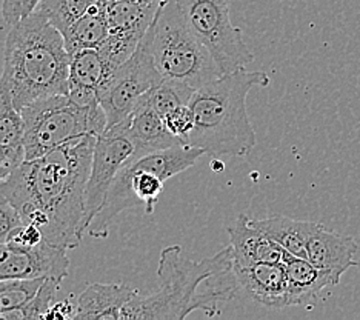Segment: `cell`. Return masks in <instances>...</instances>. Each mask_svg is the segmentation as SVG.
I'll use <instances>...</instances> for the list:
<instances>
[{"label":"cell","instance_id":"1","mask_svg":"<svg viewBox=\"0 0 360 320\" xmlns=\"http://www.w3.org/2000/svg\"><path fill=\"white\" fill-rule=\"evenodd\" d=\"M97 136L86 134L25 160L0 182V197L13 203L23 224L36 225L46 243L72 250L80 243L84 193Z\"/></svg>","mask_w":360,"mask_h":320},{"label":"cell","instance_id":"2","mask_svg":"<svg viewBox=\"0 0 360 320\" xmlns=\"http://www.w3.org/2000/svg\"><path fill=\"white\" fill-rule=\"evenodd\" d=\"M160 290L136 294L122 309V320H180L198 309L217 316L219 303L234 299L240 286L234 273L231 245L211 257L188 259L179 245L160 252Z\"/></svg>","mask_w":360,"mask_h":320},{"label":"cell","instance_id":"3","mask_svg":"<svg viewBox=\"0 0 360 320\" xmlns=\"http://www.w3.org/2000/svg\"><path fill=\"white\" fill-rule=\"evenodd\" d=\"M0 88L19 111L39 98L68 94L70 54L63 36L39 10L10 27Z\"/></svg>","mask_w":360,"mask_h":320},{"label":"cell","instance_id":"4","mask_svg":"<svg viewBox=\"0 0 360 320\" xmlns=\"http://www.w3.org/2000/svg\"><path fill=\"white\" fill-rule=\"evenodd\" d=\"M265 71L237 70L222 74L195 89L190 108L194 128L185 145L202 148L214 155H245L257 143L247 111L252 88L269 85Z\"/></svg>","mask_w":360,"mask_h":320},{"label":"cell","instance_id":"5","mask_svg":"<svg viewBox=\"0 0 360 320\" xmlns=\"http://www.w3.org/2000/svg\"><path fill=\"white\" fill-rule=\"evenodd\" d=\"M203 154L207 151L202 148L176 145L128 162L114 179L102 208L89 224L86 234L96 239H105L112 219L139 203H143L146 215H153L163 191V184L195 165Z\"/></svg>","mask_w":360,"mask_h":320},{"label":"cell","instance_id":"6","mask_svg":"<svg viewBox=\"0 0 360 320\" xmlns=\"http://www.w3.org/2000/svg\"><path fill=\"white\" fill-rule=\"evenodd\" d=\"M148 36L154 63L163 79L199 89L222 76L208 49L186 23L177 0H162Z\"/></svg>","mask_w":360,"mask_h":320},{"label":"cell","instance_id":"7","mask_svg":"<svg viewBox=\"0 0 360 320\" xmlns=\"http://www.w3.org/2000/svg\"><path fill=\"white\" fill-rule=\"evenodd\" d=\"M23 146L27 160L42 158L54 148L86 134L101 136L108 125L102 105L82 108L68 94H57L31 102L22 111Z\"/></svg>","mask_w":360,"mask_h":320},{"label":"cell","instance_id":"8","mask_svg":"<svg viewBox=\"0 0 360 320\" xmlns=\"http://www.w3.org/2000/svg\"><path fill=\"white\" fill-rule=\"evenodd\" d=\"M194 36L214 59L220 74L247 68L255 54L231 22L230 0H177Z\"/></svg>","mask_w":360,"mask_h":320},{"label":"cell","instance_id":"9","mask_svg":"<svg viewBox=\"0 0 360 320\" xmlns=\"http://www.w3.org/2000/svg\"><path fill=\"white\" fill-rule=\"evenodd\" d=\"M137 159L136 143L128 133V120L124 119L112 127H106L97 141L93 151L91 169L85 186V212L80 225V237L84 239L86 229L94 216L101 211L110 188L119 171L128 162Z\"/></svg>","mask_w":360,"mask_h":320},{"label":"cell","instance_id":"10","mask_svg":"<svg viewBox=\"0 0 360 320\" xmlns=\"http://www.w3.org/2000/svg\"><path fill=\"white\" fill-rule=\"evenodd\" d=\"M162 80V74L153 59L150 36L146 31L134 54L114 71L108 85L99 94V102L108 120L106 127L127 119L139 101Z\"/></svg>","mask_w":360,"mask_h":320},{"label":"cell","instance_id":"11","mask_svg":"<svg viewBox=\"0 0 360 320\" xmlns=\"http://www.w3.org/2000/svg\"><path fill=\"white\" fill-rule=\"evenodd\" d=\"M67 251L46 242L34 248L14 242L0 243V282L37 277H57L63 281L70 269Z\"/></svg>","mask_w":360,"mask_h":320},{"label":"cell","instance_id":"12","mask_svg":"<svg viewBox=\"0 0 360 320\" xmlns=\"http://www.w3.org/2000/svg\"><path fill=\"white\" fill-rule=\"evenodd\" d=\"M240 288L252 300L271 309L290 307L288 273L283 262H260L250 267H236Z\"/></svg>","mask_w":360,"mask_h":320},{"label":"cell","instance_id":"13","mask_svg":"<svg viewBox=\"0 0 360 320\" xmlns=\"http://www.w3.org/2000/svg\"><path fill=\"white\" fill-rule=\"evenodd\" d=\"M357 248L353 237L335 233L321 224H317L307 242L308 260L319 269L328 273L338 285L349 268L359 267L356 260Z\"/></svg>","mask_w":360,"mask_h":320},{"label":"cell","instance_id":"14","mask_svg":"<svg viewBox=\"0 0 360 320\" xmlns=\"http://www.w3.org/2000/svg\"><path fill=\"white\" fill-rule=\"evenodd\" d=\"M228 234L236 267H250L260 262H283L290 254L252 225L251 219L245 215H240L231 226H228Z\"/></svg>","mask_w":360,"mask_h":320},{"label":"cell","instance_id":"15","mask_svg":"<svg viewBox=\"0 0 360 320\" xmlns=\"http://www.w3.org/2000/svg\"><path fill=\"white\" fill-rule=\"evenodd\" d=\"M146 94L139 101L133 113L127 117L128 133L136 143L137 159L153 151H160L176 145H184L180 142V139L169 133L165 125V120L154 110V106L150 103Z\"/></svg>","mask_w":360,"mask_h":320},{"label":"cell","instance_id":"16","mask_svg":"<svg viewBox=\"0 0 360 320\" xmlns=\"http://www.w3.org/2000/svg\"><path fill=\"white\" fill-rule=\"evenodd\" d=\"M137 294L124 283H91L77 300V320H122V309Z\"/></svg>","mask_w":360,"mask_h":320},{"label":"cell","instance_id":"17","mask_svg":"<svg viewBox=\"0 0 360 320\" xmlns=\"http://www.w3.org/2000/svg\"><path fill=\"white\" fill-rule=\"evenodd\" d=\"M283 264L288 273L290 307L309 305L319 299L325 288L338 285L328 273L314 267L308 259L288 254Z\"/></svg>","mask_w":360,"mask_h":320},{"label":"cell","instance_id":"18","mask_svg":"<svg viewBox=\"0 0 360 320\" xmlns=\"http://www.w3.org/2000/svg\"><path fill=\"white\" fill-rule=\"evenodd\" d=\"M162 0L145 2H120V0H101L110 32H134L145 36L158 14Z\"/></svg>","mask_w":360,"mask_h":320},{"label":"cell","instance_id":"19","mask_svg":"<svg viewBox=\"0 0 360 320\" xmlns=\"http://www.w3.org/2000/svg\"><path fill=\"white\" fill-rule=\"evenodd\" d=\"M251 222L260 231H264L269 239L279 243L283 250L292 254V256L308 259L307 242L317 226V222L299 220L286 216H273Z\"/></svg>","mask_w":360,"mask_h":320},{"label":"cell","instance_id":"20","mask_svg":"<svg viewBox=\"0 0 360 320\" xmlns=\"http://www.w3.org/2000/svg\"><path fill=\"white\" fill-rule=\"evenodd\" d=\"M110 34L108 22L105 19L103 6L101 0L93 5L86 14L82 15L68 30L62 32L65 46L68 54H75L79 49L85 48H99L105 39Z\"/></svg>","mask_w":360,"mask_h":320},{"label":"cell","instance_id":"21","mask_svg":"<svg viewBox=\"0 0 360 320\" xmlns=\"http://www.w3.org/2000/svg\"><path fill=\"white\" fill-rule=\"evenodd\" d=\"M114 71L97 48L79 49L70 56V84L93 88L101 94Z\"/></svg>","mask_w":360,"mask_h":320},{"label":"cell","instance_id":"22","mask_svg":"<svg viewBox=\"0 0 360 320\" xmlns=\"http://www.w3.org/2000/svg\"><path fill=\"white\" fill-rule=\"evenodd\" d=\"M97 2L99 0H40L36 10L42 13L53 27L63 32Z\"/></svg>","mask_w":360,"mask_h":320},{"label":"cell","instance_id":"23","mask_svg":"<svg viewBox=\"0 0 360 320\" xmlns=\"http://www.w3.org/2000/svg\"><path fill=\"white\" fill-rule=\"evenodd\" d=\"M194 91L195 89L185 84H180V82L163 79L146 96H148V101L154 106V110L163 117L169 111L179 108V106L190 105Z\"/></svg>","mask_w":360,"mask_h":320},{"label":"cell","instance_id":"24","mask_svg":"<svg viewBox=\"0 0 360 320\" xmlns=\"http://www.w3.org/2000/svg\"><path fill=\"white\" fill-rule=\"evenodd\" d=\"M62 281L57 277H46L45 282L40 286L37 294L32 297L25 305L5 311V313H0V320H30V319H44L46 311L51 308L53 299L57 290L60 288Z\"/></svg>","mask_w":360,"mask_h":320},{"label":"cell","instance_id":"25","mask_svg":"<svg viewBox=\"0 0 360 320\" xmlns=\"http://www.w3.org/2000/svg\"><path fill=\"white\" fill-rule=\"evenodd\" d=\"M23 134L25 127L22 113L14 106L10 94L0 88V146L14 148L23 145Z\"/></svg>","mask_w":360,"mask_h":320},{"label":"cell","instance_id":"26","mask_svg":"<svg viewBox=\"0 0 360 320\" xmlns=\"http://www.w3.org/2000/svg\"><path fill=\"white\" fill-rule=\"evenodd\" d=\"M45 279H15L0 282V313L18 309L28 303L37 294Z\"/></svg>","mask_w":360,"mask_h":320},{"label":"cell","instance_id":"27","mask_svg":"<svg viewBox=\"0 0 360 320\" xmlns=\"http://www.w3.org/2000/svg\"><path fill=\"white\" fill-rule=\"evenodd\" d=\"M163 120H165V125L169 133L180 139V142L185 145L186 137L190 136L194 128V116L190 105L179 106V108L169 111L163 116Z\"/></svg>","mask_w":360,"mask_h":320},{"label":"cell","instance_id":"28","mask_svg":"<svg viewBox=\"0 0 360 320\" xmlns=\"http://www.w3.org/2000/svg\"><path fill=\"white\" fill-rule=\"evenodd\" d=\"M39 4L40 0H2V18L6 25L13 27L34 11Z\"/></svg>","mask_w":360,"mask_h":320},{"label":"cell","instance_id":"29","mask_svg":"<svg viewBox=\"0 0 360 320\" xmlns=\"http://www.w3.org/2000/svg\"><path fill=\"white\" fill-rule=\"evenodd\" d=\"M20 225H23V220L18 208L0 197V243L10 241L11 233Z\"/></svg>","mask_w":360,"mask_h":320},{"label":"cell","instance_id":"30","mask_svg":"<svg viewBox=\"0 0 360 320\" xmlns=\"http://www.w3.org/2000/svg\"><path fill=\"white\" fill-rule=\"evenodd\" d=\"M25 160L27 153L23 145L14 148L0 146V182H4L6 177H10Z\"/></svg>","mask_w":360,"mask_h":320},{"label":"cell","instance_id":"31","mask_svg":"<svg viewBox=\"0 0 360 320\" xmlns=\"http://www.w3.org/2000/svg\"><path fill=\"white\" fill-rule=\"evenodd\" d=\"M8 242H14L18 245L28 246V248H34V246L44 243L45 239H44V233L40 231L36 225L23 224L19 228L14 229Z\"/></svg>","mask_w":360,"mask_h":320},{"label":"cell","instance_id":"32","mask_svg":"<svg viewBox=\"0 0 360 320\" xmlns=\"http://www.w3.org/2000/svg\"><path fill=\"white\" fill-rule=\"evenodd\" d=\"M77 314V303H72L71 300H62L57 302L51 308L46 311L44 319H75Z\"/></svg>","mask_w":360,"mask_h":320},{"label":"cell","instance_id":"33","mask_svg":"<svg viewBox=\"0 0 360 320\" xmlns=\"http://www.w3.org/2000/svg\"><path fill=\"white\" fill-rule=\"evenodd\" d=\"M211 168H212V171H222V169L225 168V165H224V163H222V162H220V163H217V165H216V163H212V165H211Z\"/></svg>","mask_w":360,"mask_h":320},{"label":"cell","instance_id":"34","mask_svg":"<svg viewBox=\"0 0 360 320\" xmlns=\"http://www.w3.org/2000/svg\"><path fill=\"white\" fill-rule=\"evenodd\" d=\"M120 2H145V0H120Z\"/></svg>","mask_w":360,"mask_h":320}]
</instances>
